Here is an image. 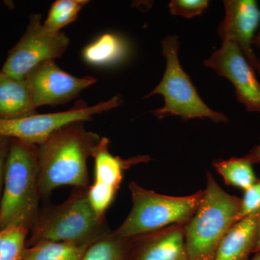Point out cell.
Wrapping results in <instances>:
<instances>
[{
  "instance_id": "20",
  "label": "cell",
  "mask_w": 260,
  "mask_h": 260,
  "mask_svg": "<svg viewBox=\"0 0 260 260\" xmlns=\"http://www.w3.org/2000/svg\"><path fill=\"white\" fill-rule=\"evenodd\" d=\"M26 234L24 228L0 231V260L21 259Z\"/></svg>"
},
{
  "instance_id": "19",
  "label": "cell",
  "mask_w": 260,
  "mask_h": 260,
  "mask_svg": "<svg viewBox=\"0 0 260 260\" xmlns=\"http://www.w3.org/2000/svg\"><path fill=\"white\" fill-rule=\"evenodd\" d=\"M85 0H57L51 5L44 28L51 32H60L61 29L74 22L82 8L88 4Z\"/></svg>"
},
{
  "instance_id": "25",
  "label": "cell",
  "mask_w": 260,
  "mask_h": 260,
  "mask_svg": "<svg viewBox=\"0 0 260 260\" xmlns=\"http://www.w3.org/2000/svg\"><path fill=\"white\" fill-rule=\"evenodd\" d=\"M10 138L0 137V194L3 186V177H4L5 164L9 149Z\"/></svg>"
},
{
  "instance_id": "9",
  "label": "cell",
  "mask_w": 260,
  "mask_h": 260,
  "mask_svg": "<svg viewBox=\"0 0 260 260\" xmlns=\"http://www.w3.org/2000/svg\"><path fill=\"white\" fill-rule=\"evenodd\" d=\"M99 220L88 195L80 196L46 218L38 228L37 237L41 241L78 244L91 237Z\"/></svg>"
},
{
  "instance_id": "1",
  "label": "cell",
  "mask_w": 260,
  "mask_h": 260,
  "mask_svg": "<svg viewBox=\"0 0 260 260\" xmlns=\"http://www.w3.org/2000/svg\"><path fill=\"white\" fill-rule=\"evenodd\" d=\"M83 124L65 126L38 146L39 189L43 194L61 186L88 185L87 160L100 139Z\"/></svg>"
},
{
  "instance_id": "24",
  "label": "cell",
  "mask_w": 260,
  "mask_h": 260,
  "mask_svg": "<svg viewBox=\"0 0 260 260\" xmlns=\"http://www.w3.org/2000/svg\"><path fill=\"white\" fill-rule=\"evenodd\" d=\"M260 213V178L247 190L241 202L237 222L251 215Z\"/></svg>"
},
{
  "instance_id": "18",
  "label": "cell",
  "mask_w": 260,
  "mask_h": 260,
  "mask_svg": "<svg viewBox=\"0 0 260 260\" xmlns=\"http://www.w3.org/2000/svg\"><path fill=\"white\" fill-rule=\"evenodd\" d=\"M252 165L245 157L218 160L213 162L214 167L223 177L225 184L244 191L250 188L257 179Z\"/></svg>"
},
{
  "instance_id": "6",
  "label": "cell",
  "mask_w": 260,
  "mask_h": 260,
  "mask_svg": "<svg viewBox=\"0 0 260 260\" xmlns=\"http://www.w3.org/2000/svg\"><path fill=\"white\" fill-rule=\"evenodd\" d=\"M122 102L121 95H117L92 107L79 102L73 109L64 112L37 114L15 120H0V137L14 138L39 146L64 126L90 120L96 114L119 107Z\"/></svg>"
},
{
  "instance_id": "8",
  "label": "cell",
  "mask_w": 260,
  "mask_h": 260,
  "mask_svg": "<svg viewBox=\"0 0 260 260\" xmlns=\"http://www.w3.org/2000/svg\"><path fill=\"white\" fill-rule=\"evenodd\" d=\"M204 65L226 78L235 88L238 102L249 112L260 113V83L254 70L234 42L224 41Z\"/></svg>"
},
{
  "instance_id": "14",
  "label": "cell",
  "mask_w": 260,
  "mask_h": 260,
  "mask_svg": "<svg viewBox=\"0 0 260 260\" xmlns=\"http://www.w3.org/2000/svg\"><path fill=\"white\" fill-rule=\"evenodd\" d=\"M259 214L246 217L226 233L213 260H243L254 250L257 237Z\"/></svg>"
},
{
  "instance_id": "28",
  "label": "cell",
  "mask_w": 260,
  "mask_h": 260,
  "mask_svg": "<svg viewBox=\"0 0 260 260\" xmlns=\"http://www.w3.org/2000/svg\"><path fill=\"white\" fill-rule=\"evenodd\" d=\"M252 45L256 46V47H259L260 49V30L257 32V34H256L254 39H253ZM257 72L260 75V59H259V68H258Z\"/></svg>"
},
{
  "instance_id": "17",
  "label": "cell",
  "mask_w": 260,
  "mask_h": 260,
  "mask_svg": "<svg viewBox=\"0 0 260 260\" xmlns=\"http://www.w3.org/2000/svg\"><path fill=\"white\" fill-rule=\"evenodd\" d=\"M85 245L73 243L42 241L32 249L24 251L23 260H82Z\"/></svg>"
},
{
  "instance_id": "11",
  "label": "cell",
  "mask_w": 260,
  "mask_h": 260,
  "mask_svg": "<svg viewBox=\"0 0 260 260\" xmlns=\"http://www.w3.org/2000/svg\"><path fill=\"white\" fill-rule=\"evenodd\" d=\"M223 3L225 17L218 27L219 37L223 42L237 44L253 69L257 71L259 58L251 47L260 23L257 3L254 0H226Z\"/></svg>"
},
{
  "instance_id": "22",
  "label": "cell",
  "mask_w": 260,
  "mask_h": 260,
  "mask_svg": "<svg viewBox=\"0 0 260 260\" xmlns=\"http://www.w3.org/2000/svg\"><path fill=\"white\" fill-rule=\"evenodd\" d=\"M117 189L107 184L95 182L89 189L88 198L90 204L100 219L112 203Z\"/></svg>"
},
{
  "instance_id": "5",
  "label": "cell",
  "mask_w": 260,
  "mask_h": 260,
  "mask_svg": "<svg viewBox=\"0 0 260 260\" xmlns=\"http://www.w3.org/2000/svg\"><path fill=\"white\" fill-rule=\"evenodd\" d=\"M179 38L168 36L161 43L162 55L166 58V70L161 81L145 96L161 95L164 107L152 112L158 119L179 116L184 120L208 119L215 123L227 122L226 116L210 109L202 100L190 78L181 66L179 60Z\"/></svg>"
},
{
  "instance_id": "4",
  "label": "cell",
  "mask_w": 260,
  "mask_h": 260,
  "mask_svg": "<svg viewBox=\"0 0 260 260\" xmlns=\"http://www.w3.org/2000/svg\"><path fill=\"white\" fill-rule=\"evenodd\" d=\"M133 208L115 233L122 240L148 235L190 220L203 199L204 190L189 196L173 197L129 184Z\"/></svg>"
},
{
  "instance_id": "3",
  "label": "cell",
  "mask_w": 260,
  "mask_h": 260,
  "mask_svg": "<svg viewBox=\"0 0 260 260\" xmlns=\"http://www.w3.org/2000/svg\"><path fill=\"white\" fill-rule=\"evenodd\" d=\"M242 199L224 191L208 173L201 203L184 225V241L189 260H213L219 244L237 223Z\"/></svg>"
},
{
  "instance_id": "27",
  "label": "cell",
  "mask_w": 260,
  "mask_h": 260,
  "mask_svg": "<svg viewBox=\"0 0 260 260\" xmlns=\"http://www.w3.org/2000/svg\"><path fill=\"white\" fill-rule=\"evenodd\" d=\"M253 252L260 253V216L259 223H258L257 237H256V244Z\"/></svg>"
},
{
  "instance_id": "26",
  "label": "cell",
  "mask_w": 260,
  "mask_h": 260,
  "mask_svg": "<svg viewBox=\"0 0 260 260\" xmlns=\"http://www.w3.org/2000/svg\"><path fill=\"white\" fill-rule=\"evenodd\" d=\"M244 157H245L251 164H255L260 162V143L259 145H256V147H254V148Z\"/></svg>"
},
{
  "instance_id": "2",
  "label": "cell",
  "mask_w": 260,
  "mask_h": 260,
  "mask_svg": "<svg viewBox=\"0 0 260 260\" xmlns=\"http://www.w3.org/2000/svg\"><path fill=\"white\" fill-rule=\"evenodd\" d=\"M0 202V231L28 229L37 215L39 189L38 146L10 138Z\"/></svg>"
},
{
  "instance_id": "23",
  "label": "cell",
  "mask_w": 260,
  "mask_h": 260,
  "mask_svg": "<svg viewBox=\"0 0 260 260\" xmlns=\"http://www.w3.org/2000/svg\"><path fill=\"white\" fill-rule=\"evenodd\" d=\"M208 5V0H172L169 8L173 15L191 18L201 15Z\"/></svg>"
},
{
  "instance_id": "12",
  "label": "cell",
  "mask_w": 260,
  "mask_h": 260,
  "mask_svg": "<svg viewBox=\"0 0 260 260\" xmlns=\"http://www.w3.org/2000/svg\"><path fill=\"white\" fill-rule=\"evenodd\" d=\"M184 225L177 224L148 234L137 260H189L184 241Z\"/></svg>"
},
{
  "instance_id": "10",
  "label": "cell",
  "mask_w": 260,
  "mask_h": 260,
  "mask_svg": "<svg viewBox=\"0 0 260 260\" xmlns=\"http://www.w3.org/2000/svg\"><path fill=\"white\" fill-rule=\"evenodd\" d=\"M25 79L28 84L36 108L66 104L97 82L93 77L78 78L68 74L54 60L38 65Z\"/></svg>"
},
{
  "instance_id": "21",
  "label": "cell",
  "mask_w": 260,
  "mask_h": 260,
  "mask_svg": "<svg viewBox=\"0 0 260 260\" xmlns=\"http://www.w3.org/2000/svg\"><path fill=\"white\" fill-rule=\"evenodd\" d=\"M121 241L116 235L103 239L86 249L82 260H124Z\"/></svg>"
},
{
  "instance_id": "16",
  "label": "cell",
  "mask_w": 260,
  "mask_h": 260,
  "mask_svg": "<svg viewBox=\"0 0 260 260\" xmlns=\"http://www.w3.org/2000/svg\"><path fill=\"white\" fill-rule=\"evenodd\" d=\"M127 50L122 38L107 32L84 48L83 58L85 62L93 66H109L122 60Z\"/></svg>"
},
{
  "instance_id": "13",
  "label": "cell",
  "mask_w": 260,
  "mask_h": 260,
  "mask_svg": "<svg viewBox=\"0 0 260 260\" xmlns=\"http://www.w3.org/2000/svg\"><path fill=\"white\" fill-rule=\"evenodd\" d=\"M26 80L0 71V120H15L37 114Z\"/></svg>"
},
{
  "instance_id": "15",
  "label": "cell",
  "mask_w": 260,
  "mask_h": 260,
  "mask_svg": "<svg viewBox=\"0 0 260 260\" xmlns=\"http://www.w3.org/2000/svg\"><path fill=\"white\" fill-rule=\"evenodd\" d=\"M109 141L103 138L93 149L92 156L95 160V181L119 189L123 179V172L133 164L150 160L147 155L123 160L114 156L109 150Z\"/></svg>"
},
{
  "instance_id": "29",
  "label": "cell",
  "mask_w": 260,
  "mask_h": 260,
  "mask_svg": "<svg viewBox=\"0 0 260 260\" xmlns=\"http://www.w3.org/2000/svg\"><path fill=\"white\" fill-rule=\"evenodd\" d=\"M252 260H260V253H256V256L253 258Z\"/></svg>"
},
{
  "instance_id": "7",
  "label": "cell",
  "mask_w": 260,
  "mask_h": 260,
  "mask_svg": "<svg viewBox=\"0 0 260 260\" xmlns=\"http://www.w3.org/2000/svg\"><path fill=\"white\" fill-rule=\"evenodd\" d=\"M69 44L64 32H49L42 23V15L32 14L23 37L8 53L2 71L25 79L38 65L60 57Z\"/></svg>"
}]
</instances>
